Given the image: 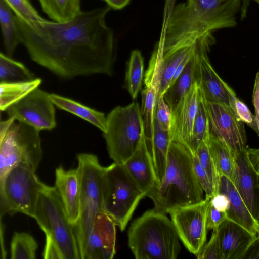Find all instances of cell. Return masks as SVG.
I'll list each match as a JSON object with an SVG mask.
<instances>
[{"mask_svg": "<svg viewBox=\"0 0 259 259\" xmlns=\"http://www.w3.org/2000/svg\"><path fill=\"white\" fill-rule=\"evenodd\" d=\"M110 9L106 6L81 11L64 22H26L15 17L31 59L57 76H110L116 58L114 33L105 20Z\"/></svg>", "mask_w": 259, "mask_h": 259, "instance_id": "cell-1", "label": "cell"}, {"mask_svg": "<svg viewBox=\"0 0 259 259\" xmlns=\"http://www.w3.org/2000/svg\"><path fill=\"white\" fill-rule=\"evenodd\" d=\"M241 0H187L167 11L156 46L162 58L196 44L213 31L233 27Z\"/></svg>", "mask_w": 259, "mask_h": 259, "instance_id": "cell-2", "label": "cell"}, {"mask_svg": "<svg viewBox=\"0 0 259 259\" xmlns=\"http://www.w3.org/2000/svg\"><path fill=\"white\" fill-rule=\"evenodd\" d=\"M204 191L195 175L191 152L184 145L171 141L166 166L158 187L148 197L154 208L165 214L203 201Z\"/></svg>", "mask_w": 259, "mask_h": 259, "instance_id": "cell-3", "label": "cell"}, {"mask_svg": "<svg viewBox=\"0 0 259 259\" xmlns=\"http://www.w3.org/2000/svg\"><path fill=\"white\" fill-rule=\"evenodd\" d=\"M127 236L136 259H175L180 252V239L171 219L154 208L132 222Z\"/></svg>", "mask_w": 259, "mask_h": 259, "instance_id": "cell-4", "label": "cell"}, {"mask_svg": "<svg viewBox=\"0 0 259 259\" xmlns=\"http://www.w3.org/2000/svg\"><path fill=\"white\" fill-rule=\"evenodd\" d=\"M101 190L103 212L124 231L144 193L124 165L115 162L105 167Z\"/></svg>", "mask_w": 259, "mask_h": 259, "instance_id": "cell-5", "label": "cell"}, {"mask_svg": "<svg viewBox=\"0 0 259 259\" xmlns=\"http://www.w3.org/2000/svg\"><path fill=\"white\" fill-rule=\"evenodd\" d=\"M80 182L79 217L73 226L80 259H83L86 245L95 221L103 212L101 179L105 167L98 157L82 153L77 156Z\"/></svg>", "mask_w": 259, "mask_h": 259, "instance_id": "cell-6", "label": "cell"}, {"mask_svg": "<svg viewBox=\"0 0 259 259\" xmlns=\"http://www.w3.org/2000/svg\"><path fill=\"white\" fill-rule=\"evenodd\" d=\"M144 133L137 102L113 109L106 116V130L103 132L110 158L123 164L137 150Z\"/></svg>", "mask_w": 259, "mask_h": 259, "instance_id": "cell-7", "label": "cell"}, {"mask_svg": "<svg viewBox=\"0 0 259 259\" xmlns=\"http://www.w3.org/2000/svg\"><path fill=\"white\" fill-rule=\"evenodd\" d=\"M34 219L55 241L64 259H80L73 226L55 187L46 185L39 192Z\"/></svg>", "mask_w": 259, "mask_h": 259, "instance_id": "cell-8", "label": "cell"}, {"mask_svg": "<svg viewBox=\"0 0 259 259\" xmlns=\"http://www.w3.org/2000/svg\"><path fill=\"white\" fill-rule=\"evenodd\" d=\"M46 185L27 165L14 167L0 183L1 220L6 213L16 212L34 218L39 192Z\"/></svg>", "mask_w": 259, "mask_h": 259, "instance_id": "cell-9", "label": "cell"}, {"mask_svg": "<svg viewBox=\"0 0 259 259\" xmlns=\"http://www.w3.org/2000/svg\"><path fill=\"white\" fill-rule=\"evenodd\" d=\"M40 131L15 120L0 139V183L20 163L36 171L42 157Z\"/></svg>", "mask_w": 259, "mask_h": 259, "instance_id": "cell-10", "label": "cell"}, {"mask_svg": "<svg viewBox=\"0 0 259 259\" xmlns=\"http://www.w3.org/2000/svg\"><path fill=\"white\" fill-rule=\"evenodd\" d=\"M210 200L205 198L200 202L176 208L169 213L179 239L196 256L206 241V217Z\"/></svg>", "mask_w": 259, "mask_h": 259, "instance_id": "cell-11", "label": "cell"}, {"mask_svg": "<svg viewBox=\"0 0 259 259\" xmlns=\"http://www.w3.org/2000/svg\"><path fill=\"white\" fill-rule=\"evenodd\" d=\"M49 93L37 88L6 111L8 117L35 128L51 130L57 125L55 105Z\"/></svg>", "mask_w": 259, "mask_h": 259, "instance_id": "cell-12", "label": "cell"}, {"mask_svg": "<svg viewBox=\"0 0 259 259\" xmlns=\"http://www.w3.org/2000/svg\"><path fill=\"white\" fill-rule=\"evenodd\" d=\"M205 104L209 135L224 142L233 154L245 149L247 140L244 124L232 108L225 104L206 100Z\"/></svg>", "mask_w": 259, "mask_h": 259, "instance_id": "cell-13", "label": "cell"}, {"mask_svg": "<svg viewBox=\"0 0 259 259\" xmlns=\"http://www.w3.org/2000/svg\"><path fill=\"white\" fill-rule=\"evenodd\" d=\"M201 95V88L196 82L171 111L170 140L182 144L190 152L192 131Z\"/></svg>", "mask_w": 259, "mask_h": 259, "instance_id": "cell-14", "label": "cell"}, {"mask_svg": "<svg viewBox=\"0 0 259 259\" xmlns=\"http://www.w3.org/2000/svg\"><path fill=\"white\" fill-rule=\"evenodd\" d=\"M162 63L161 51L155 46L145 74V88L141 94V112L146 138H150L153 134L155 111L161 78Z\"/></svg>", "mask_w": 259, "mask_h": 259, "instance_id": "cell-15", "label": "cell"}, {"mask_svg": "<svg viewBox=\"0 0 259 259\" xmlns=\"http://www.w3.org/2000/svg\"><path fill=\"white\" fill-rule=\"evenodd\" d=\"M116 224L105 213L96 218L83 259H112L115 253Z\"/></svg>", "mask_w": 259, "mask_h": 259, "instance_id": "cell-16", "label": "cell"}, {"mask_svg": "<svg viewBox=\"0 0 259 259\" xmlns=\"http://www.w3.org/2000/svg\"><path fill=\"white\" fill-rule=\"evenodd\" d=\"M222 259H242L258 239L238 224L228 219L217 230Z\"/></svg>", "mask_w": 259, "mask_h": 259, "instance_id": "cell-17", "label": "cell"}, {"mask_svg": "<svg viewBox=\"0 0 259 259\" xmlns=\"http://www.w3.org/2000/svg\"><path fill=\"white\" fill-rule=\"evenodd\" d=\"M233 156L235 166L232 182L249 211L258 220L256 189L259 177L249 159L247 147Z\"/></svg>", "mask_w": 259, "mask_h": 259, "instance_id": "cell-18", "label": "cell"}, {"mask_svg": "<svg viewBox=\"0 0 259 259\" xmlns=\"http://www.w3.org/2000/svg\"><path fill=\"white\" fill-rule=\"evenodd\" d=\"M209 49L204 50L200 56L198 84L206 101L225 104L233 110L237 97L211 65L207 56Z\"/></svg>", "mask_w": 259, "mask_h": 259, "instance_id": "cell-19", "label": "cell"}, {"mask_svg": "<svg viewBox=\"0 0 259 259\" xmlns=\"http://www.w3.org/2000/svg\"><path fill=\"white\" fill-rule=\"evenodd\" d=\"M123 165L145 196L158 187L159 182L146 146L145 133L137 150Z\"/></svg>", "mask_w": 259, "mask_h": 259, "instance_id": "cell-20", "label": "cell"}, {"mask_svg": "<svg viewBox=\"0 0 259 259\" xmlns=\"http://www.w3.org/2000/svg\"><path fill=\"white\" fill-rule=\"evenodd\" d=\"M70 223L75 226L79 217L80 182L77 168L65 169L62 165L55 169V186Z\"/></svg>", "mask_w": 259, "mask_h": 259, "instance_id": "cell-21", "label": "cell"}, {"mask_svg": "<svg viewBox=\"0 0 259 259\" xmlns=\"http://www.w3.org/2000/svg\"><path fill=\"white\" fill-rule=\"evenodd\" d=\"M218 193L226 195L229 199L230 207L226 212L227 219L257 235L259 221L254 218L249 211L232 181L223 175L220 176Z\"/></svg>", "mask_w": 259, "mask_h": 259, "instance_id": "cell-22", "label": "cell"}, {"mask_svg": "<svg viewBox=\"0 0 259 259\" xmlns=\"http://www.w3.org/2000/svg\"><path fill=\"white\" fill-rule=\"evenodd\" d=\"M147 149L151 156L159 183L164 176L170 140L168 132L162 130L154 118L153 131L150 138H146Z\"/></svg>", "mask_w": 259, "mask_h": 259, "instance_id": "cell-23", "label": "cell"}, {"mask_svg": "<svg viewBox=\"0 0 259 259\" xmlns=\"http://www.w3.org/2000/svg\"><path fill=\"white\" fill-rule=\"evenodd\" d=\"M49 97L55 106L58 108L81 118L100 130L103 133L105 132L106 117L104 113L56 94H50Z\"/></svg>", "mask_w": 259, "mask_h": 259, "instance_id": "cell-24", "label": "cell"}, {"mask_svg": "<svg viewBox=\"0 0 259 259\" xmlns=\"http://www.w3.org/2000/svg\"><path fill=\"white\" fill-rule=\"evenodd\" d=\"M4 0H0V25L6 53L11 57L17 46L21 44L20 31L15 14Z\"/></svg>", "mask_w": 259, "mask_h": 259, "instance_id": "cell-25", "label": "cell"}, {"mask_svg": "<svg viewBox=\"0 0 259 259\" xmlns=\"http://www.w3.org/2000/svg\"><path fill=\"white\" fill-rule=\"evenodd\" d=\"M41 79L39 78L26 81L0 82V110L6 111L32 91L39 87Z\"/></svg>", "mask_w": 259, "mask_h": 259, "instance_id": "cell-26", "label": "cell"}, {"mask_svg": "<svg viewBox=\"0 0 259 259\" xmlns=\"http://www.w3.org/2000/svg\"><path fill=\"white\" fill-rule=\"evenodd\" d=\"M43 12L53 21L64 22L81 12L80 0H38Z\"/></svg>", "mask_w": 259, "mask_h": 259, "instance_id": "cell-27", "label": "cell"}, {"mask_svg": "<svg viewBox=\"0 0 259 259\" xmlns=\"http://www.w3.org/2000/svg\"><path fill=\"white\" fill-rule=\"evenodd\" d=\"M206 141L219 172L232 181L235 166L232 152L224 142L210 135Z\"/></svg>", "mask_w": 259, "mask_h": 259, "instance_id": "cell-28", "label": "cell"}, {"mask_svg": "<svg viewBox=\"0 0 259 259\" xmlns=\"http://www.w3.org/2000/svg\"><path fill=\"white\" fill-rule=\"evenodd\" d=\"M35 78L34 75L23 64L0 53V82L26 81Z\"/></svg>", "mask_w": 259, "mask_h": 259, "instance_id": "cell-29", "label": "cell"}, {"mask_svg": "<svg viewBox=\"0 0 259 259\" xmlns=\"http://www.w3.org/2000/svg\"><path fill=\"white\" fill-rule=\"evenodd\" d=\"M144 76V59L141 52L133 50L131 54L125 73V84L133 99L137 98Z\"/></svg>", "mask_w": 259, "mask_h": 259, "instance_id": "cell-30", "label": "cell"}, {"mask_svg": "<svg viewBox=\"0 0 259 259\" xmlns=\"http://www.w3.org/2000/svg\"><path fill=\"white\" fill-rule=\"evenodd\" d=\"M196 46V44L181 48L163 58L161 78L158 98L163 96L179 65L188 55L194 51Z\"/></svg>", "mask_w": 259, "mask_h": 259, "instance_id": "cell-31", "label": "cell"}, {"mask_svg": "<svg viewBox=\"0 0 259 259\" xmlns=\"http://www.w3.org/2000/svg\"><path fill=\"white\" fill-rule=\"evenodd\" d=\"M209 135V121L205 100L201 91L197 111L195 117L191 136V152L193 155L198 147L206 141Z\"/></svg>", "mask_w": 259, "mask_h": 259, "instance_id": "cell-32", "label": "cell"}, {"mask_svg": "<svg viewBox=\"0 0 259 259\" xmlns=\"http://www.w3.org/2000/svg\"><path fill=\"white\" fill-rule=\"evenodd\" d=\"M38 244L30 234L15 232L10 244L11 259H35Z\"/></svg>", "mask_w": 259, "mask_h": 259, "instance_id": "cell-33", "label": "cell"}, {"mask_svg": "<svg viewBox=\"0 0 259 259\" xmlns=\"http://www.w3.org/2000/svg\"><path fill=\"white\" fill-rule=\"evenodd\" d=\"M201 166L206 172L213 185L214 195L218 193L221 175L211 155L206 141L198 147L195 154Z\"/></svg>", "mask_w": 259, "mask_h": 259, "instance_id": "cell-34", "label": "cell"}, {"mask_svg": "<svg viewBox=\"0 0 259 259\" xmlns=\"http://www.w3.org/2000/svg\"><path fill=\"white\" fill-rule=\"evenodd\" d=\"M15 15L26 22H45L29 0H4Z\"/></svg>", "mask_w": 259, "mask_h": 259, "instance_id": "cell-35", "label": "cell"}, {"mask_svg": "<svg viewBox=\"0 0 259 259\" xmlns=\"http://www.w3.org/2000/svg\"><path fill=\"white\" fill-rule=\"evenodd\" d=\"M193 167L196 177L205 193V198L211 199L214 195L213 185L205 170L201 166L196 156L193 155Z\"/></svg>", "mask_w": 259, "mask_h": 259, "instance_id": "cell-36", "label": "cell"}, {"mask_svg": "<svg viewBox=\"0 0 259 259\" xmlns=\"http://www.w3.org/2000/svg\"><path fill=\"white\" fill-rule=\"evenodd\" d=\"M196 257L198 259H222L217 230L212 231L208 242L204 244Z\"/></svg>", "mask_w": 259, "mask_h": 259, "instance_id": "cell-37", "label": "cell"}, {"mask_svg": "<svg viewBox=\"0 0 259 259\" xmlns=\"http://www.w3.org/2000/svg\"><path fill=\"white\" fill-rule=\"evenodd\" d=\"M171 115V110L163 96L158 97L155 108L154 118L162 130L168 132L170 128Z\"/></svg>", "mask_w": 259, "mask_h": 259, "instance_id": "cell-38", "label": "cell"}, {"mask_svg": "<svg viewBox=\"0 0 259 259\" xmlns=\"http://www.w3.org/2000/svg\"><path fill=\"white\" fill-rule=\"evenodd\" d=\"M237 119L245 123L258 134V128L255 116L250 111L245 103L237 97L235 99V105L233 109Z\"/></svg>", "mask_w": 259, "mask_h": 259, "instance_id": "cell-39", "label": "cell"}, {"mask_svg": "<svg viewBox=\"0 0 259 259\" xmlns=\"http://www.w3.org/2000/svg\"><path fill=\"white\" fill-rule=\"evenodd\" d=\"M227 219L226 212L218 210L209 201L206 217L207 230L217 231L220 225Z\"/></svg>", "mask_w": 259, "mask_h": 259, "instance_id": "cell-40", "label": "cell"}, {"mask_svg": "<svg viewBox=\"0 0 259 259\" xmlns=\"http://www.w3.org/2000/svg\"><path fill=\"white\" fill-rule=\"evenodd\" d=\"M46 243L42 252L44 259H64L63 254L53 239L50 235L45 234Z\"/></svg>", "mask_w": 259, "mask_h": 259, "instance_id": "cell-41", "label": "cell"}, {"mask_svg": "<svg viewBox=\"0 0 259 259\" xmlns=\"http://www.w3.org/2000/svg\"><path fill=\"white\" fill-rule=\"evenodd\" d=\"M212 205L218 210L226 212L230 207V201L228 197L222 193H218L210 199Z\"/></svg>", "mask_w": 259, "mask_h": 259, "instance_id": "cell-42", "label": "cell"}, {"mask_svg": "<svg viewBox=\"0 0 259 259\" xmlns=\"http://www.w3.org/2000/svg\"><path fill=\"white\" fill-rule=\"evenodd\" d=\"M252 102L254 107L255 116L259 135V71L256 74L252 94Z\"/></svg>", "mask_w": 259, "mask_h": 259, "instance_id": "cell-43", "label": "cell"}, {"mask_svg": "<svg viewBox=\"0 0 259 259\" xmlns=\"http://www.w3.org/2000/svg\"><path fill=\"white\" fill-rule=\"evenodd\" d=\"M249 159L256 172L259 169V148H247Z\"/></svg>", "mask_w": 259, "mask_h": 259, "instance_id": "cell-44", "label": "cell"}, {"mask_svg": "<svg viewBox=\"0 0 259 259\" xmlns=\"http://www.w3.org/2000/svg\"><path fill=\"white\" fill-rule=\"evenodd\" d=\"M111 9L120 10L126 6L131 0H103Z\"/></svg>", "mask_w": 259, "mask_h": 259, "instance_id": "cell-45", "label": "cell"}, {"mask_svg": "<svg viewBox=\"0 0 259 259\" xmlns=\"http://www.w3.org/2000/svg\"><path fill=\"white\" fill-rule=\"evenodd\" d=\"M16 120L14 118L8 117L5 120L0 122V139H2L7 133L10 127Z\"/></svg>", "mask_w": 259, "mask_h": 259, "instance_id": "cell-46", "label": "cell"}, {"mask_svg": "<svg viewBox=\"0 0 259 259\" xmlns=\"http://www.w3.org/2000/svg\"><path fill=\"white\" fill-rule=\"evenodd\" d=\"M175 0H166V6H167V7L169 5V4H172V3Z\"/></svg>", "mask_w": 259, "mask_h": 259, "instance_id": "cell-47", "label": "cell"}, {"mask_svg": "<svg viewBox=\"0 0 259 259\" xmlns=\"http://www.w3.org/2000/svg\"><path fill=\"white\" fill-rule=\"evenodd\" d=\"M247 1H253L256 2L259 5V0H247Z\"/></svg>", "mask_w": 259, "mask_h": 259, "instance_id": "cell-48", "label": "cell"}, {"mask_svg": "<svg viewBox=\"0 0 259 259\" xmlns=\"http://www.w3.org/2000/svg\"><path fill=\"white\" fill-rule=\"evenodd\" d=\"M257 234H258V239H259V228L258 229V230H257Z\"/></svg>", "mask_w": 259, "mask_h": 259, "instance_id": "cell-49", "label": "cell"}, {"mask_svg": "<svg viewBox=\"0 0 259 259\" xmlns=\"http://www.w3.org/2000/svg\"><path fill=\"white\" fill-rule=\"evenodd\" d=\"M257 174L258 176V177H259V169H258V170L257 171Z\"/></svg>", "mask_w": 259, "mask_h": 259, "instance_id": "cell-50", "label": "cell"}]
</instances>
